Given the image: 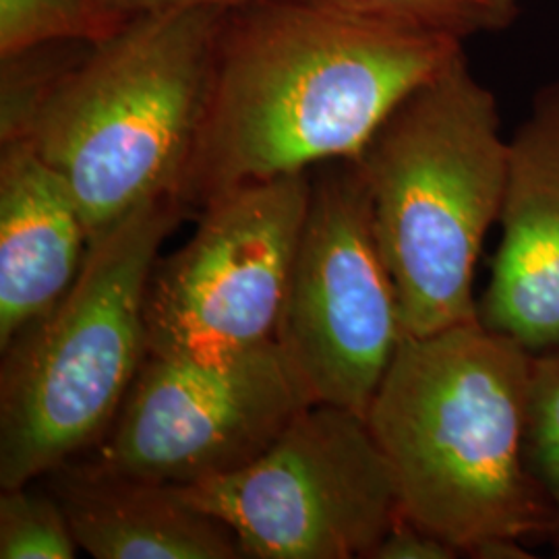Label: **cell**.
Segmentation results:
<instances>
[{"mask_svg": "<svg viewBox=\"0 0 559 559\" xmlns=\"http://www.w3.org/2000/svg\"><path fill=\"white\" fill-rule=\"evenodd\" d=\"M365 17L464 41L519 20L522 0H325Z\"/></svg>", "mask_w": 559, "mask_h": 559, "instance_id": "cell-13", "label": "cell"}, {"mask_svg": "<svg viewBox=\"0 0 559 559\" xmlns=\"http://www.w3.org/2000/svg\"><path fill=\"white\" fill-rule=\"evenodd\" d=\"M309 404L276 340L228 353H147L117 419L80 459L187 487L260 459Z\"/></svg>", "mask_w": 559, "mask_h": 559, "instance_id": "cell-8", "label": "cell"}, {"mask_svg": "<svg viewBox=\"0 0 559 559\" xmlns=\"http://www.w3.org/2000/svg\"><path fill=\"white\" fill-rule=\"evenodd\" d=\"M406 338L355 160L311 170V198L280 311L276 342L316 404L367 419Z\"/></svg>", "mask_w": 559, "mask_h": 559, "instance_id": "cell-7", "label": "cell"}, {"mask_svg": "<svg viewBox=\"0 0 559 559\" xmlns=\"http://www.w3.org/2000/svg\"><path fill=\"white\" fill-rule=\"evenodd\" d=\"M108 0H0V57L48 41H98L112 36Z\"/></svg>", "mask_w": 559, "mask_h": 559, "instance_id": "cell-15", "label": "cell"}, {"mask_svg": "<svg viewBox=\"0 0 559 559\" xmlns=\"http://www.w3.org/2000/svg\"><path fill=\"white\" fill-rule=\"evenodd\" d=\"M533 359L479 320L406 336L367 413L402 516L462 556L556 537L524 452Z\"/></svg>", "mask_w": 559, "mask_h": 559, "instance_id": "cell-2", "label": "cell"}, {"mask_svg": "<svg viewBox=\"0 0 559 559\" xmlns=\"http://www.w3.org/2000/svg\"><path fill=\"white\" fill-rule=\"evenodd\" d=\"M226 13L127 21L90 41L32 115L20 140L69 185L90 247L150 203L182 205Z\"/></svg>", "mask_w": 559, "mask_h": 559, "instance_id": "cell-3", "label": "cell"}, {"mask_svg": "<svg viewBox=\"0 0 559 559\" xmlns=\"http://www.w3.org/2000/svg\"><path fill=\"white\" fill-rule=\"evenodd\" d=\"M96 559H245L235 533L179 487L73 459L41 477Z\"/></svg>", "mask_w": 559, "mask_h": 559, "instance_id": "cell-12", "label": "cell"}, {"mask_svg": "<svg viewBox=\"0 0 559 559\" xmlns=\"http://www.w3.org/2000/svg\"><path fill=\"white\" fill-rule=\"evenodd\" d=\"M309 198L311 173H295L207 201L193 237L152 270L147 353H228L276 340Z\"/></svg>", "mask_w": 559, "mask_h": 559, "instance_id": "cell-9", "label": "cell"}, {"mask_svg": "<svg viewBox=\"0 0 559 559\" xmlns=\"http://www.w3.org/2000/svg\"><path fill=\"white\" fill-rule=\"evenodd\" d=\"M179 489L235 533L245 559H369L402 516L367 419L332 404L302 408L239 471Z\"/></svg>", "mask_w": 559, "mask_h": 559, "instance_id": "cell-6", "label": "cell"}, {"mask_svg": "<svg viewBox=\"0 0 559 559\" xmlns=\"http://www.w3.org/2000/svg\"><path fill=\"white\" fill-rule=\"evenodd\" d=\"M510 140L466 55L420 83L357 158L406 336L479 320L475 276L500 222Z\"/></svg>", "mask_w": 559, "mask_h": 559, "instance_id": "cell-4", "label": "cell"}, {"mask_svg": "<svg viewBox=\"0 0 559 559\" xmlns=\"http://www.w3.org/2000/svg\"><path fill=\"white\" fill-rule=\"evenodd\" d=\"M87 251L64 179L29 141L0 143V353L67 295Z\"/></svg>", "mask_w": 559, "mask_h": 559, "instance_id": "cell-11", "label": "cell"}, {"mask_svg": "<svg viewBox=\"0 0 559 559\" xmlns=\"http://www.w3.org/2000/svg\"><path fill=\"white\" fill-rule=\"evenodd\" d=\"M500 226L479 321L531 355L559 353V80L510 138Z\"/></svg>", "mask_w": 559, "mask_h": 559, "instance_id": "cell-10", "label": "cell"}, {"mask_svg": "<svg viewBox=\"0 0 559 559\" xmlns=\"http://www.w3.org/2000/svg\"><path fill=\"white\" fill-rule=\"evenodd\" d=\"M36 483L2 489L0 559H73L80 543L60 501Z\"/></svg>", "mask_w": 559, "mask_h": 559, "instance_id": "cell-14", "label": "cell"}, {"mask_svg": "<svg viewBox=\"0 0 559 559\" xmlns=\"http://www.w3.org/2000/svg\"><path fill=\"white\" fill-rule=\"evenodd\" d=\"M255 0H108L106 17L112 34L127 21L156 15V13H175V11H235Z\"/></svg>", "mask_w": 559, "mask_h": 559, "instance_id": "cell-19", "label": "cell"}, {"mask_svg": "<svg viewBox=\"0 0 559 559\" xmlns=\"http://www.w3.org/2000/svg\"><path fill=\"white\" fill-rule=\"evenodd\" d=\"M459 549L448 540L429 533L417 522L399 516L381 537L369 559H454Z\"/></svg>", "mask_w": 559, "mask_h": 559, "instance_id": "cell-18", "label": "cell"}, {"mask_svg": "<svg viewBox=\"0 0 559 559\" xmlns=\"http://www.w3.org/2000/svg\"><path fill=\"white\" fill-rule=\"evenodd\" d=\"M90 41H48L0 57V143L20 140L41 98Z\"/></svg>", "mask_w": 559, "mask_h": 559, "instance_id": "cell-16", "label": "cell"}, {"mask_svg": "<svg viewBox=\"0 0 559 559\" xmlns=\"http://www.w3.org/2000/svg\"><path fill=\"white\" fill-rule=\"evenodd\" d=\"M187 212L158 201L96 240L67 295L2 350L0 489L100 443L147 357L145 295Z\"/></svg>", "mask_w": 559, "mask_h": 559, "instance_id": "cell-5", "label": "cell"}, {"mask_svg": "<svg viewBox=\"0 0 559 559\" xmlns=\"http://www.w3.org/2000/svg\"><path fill=\"white\" fill-rule=\"evenodd\" d=\"M464 41L325 0H255L222 20L187 216L247 182L357 160L381 122Z\"/></svg>", "mask_w": 559, "mask_h": 559, "instance_id": "cell-1", "label": "cell"}, {"mask_svg": "<svg viewBox=\"0 0 559 559\" xmlns=\"http://www.w3.org/2000/svg\"><path fill=\"white\" fill-rule=\"evenodd\" d=\"M526 464L556 516L559 556V353L535 355L528 394Z\"/></svg>", "mask_w": 559, "mask_h": 559, "instance_id": "cell-17", "label": "cell"}]
</instances>
